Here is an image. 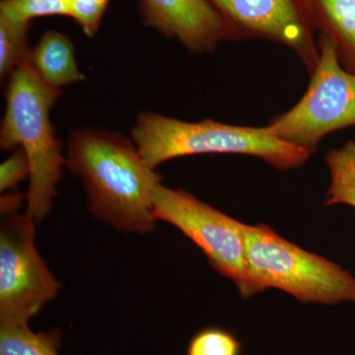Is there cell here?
<instances>
[{"instance_id":"cell-1","label":"cell","mask_w":355,"mask_h":355,"mask_svg":"<svg viewBox=\"0 0 355 355\" xmlns=\"http://www.w3.org/2000/svg\"><path fill=\"white\" fill-rule=\"evenodd\" d=\"M65 165L83 181L88 209L98 221L125 233L154 230V195L162 176L132 139L105 128H78L67 139Z\"/></svg>"},{"instance_id":"cell-2","label":"cell","mask_w":355,"mask_h":355,"mask_svg":"<svg viewBox=\"0 0 355 355\" xmlns=\"http://www.w3.org/2000/svg\"><path fill=\"white\" fill-rule=\"evenodd\" d=\"M6 83L0 146L3 150L22 148L29 159L26 212L38 223L50 214L65 164L62 144L51 121V109L62 92L40 78L29 58L14 70Z\"/></svg>"},{"instance_id":"cell-3","label":"cell","mask_w":355,"mask_h":355,"mask_svg":"<svg viewBox=\"0 0 355 355\" xmlns=\"http://www.w3.org/2000/svg\"><path fill=\"white\" fill-rule=\"evenodd\" d=\"M132 139L147 164L198 154H242L260 158L280 170L304 165L310 155L286 144L268 128L242 127L205 119L190 123L153 112L139 114Z\"/></svg>"},{"instance_id":"cell-4","label":"cell","mask_w":355,"mask_h":355,"mask_svg":"<svg viewBox=\"0 0 355 355\" xmlns=\"http://www.w3.org/2000/svg\"><path fill=\"white\" fill-rule=\"evenodd\" d=\"M243 230L259 292L277 288L314 304L355 303V277L343 266L287 241L265 224L244 223Z\"/></svg>"},{"instance_id":"cell-5","label":"cell","mask_w":355,"mask_h":355,"mask_svg":"<svg viewBox=\"0 0 355 355\" xmlns=\"http://www.w3.org/2000/svg\"><path fill=\"white\" fill-rule=\"evenodd\" d=\"M318 46L319 60L305 94L266 125L277 139L309 155L327 135L355 127V73L340 64L335 46L326 36L320 34Z\"/></svg>"},{"instance_id":"cell-6","label":"cell","mask_w":355,"mask_h":355,"mask_svg":"<svg viewBox=\"0 0 355 355\" xmlns=\"http://www.w3.org/2000/svg\"><path fill=\"white\" fill-rule=\"evenodd\" d=\"M156 221L171 224L205 253L212 268L234 282L244 298L259 293L248 266L244 223L184 190L160 184L155 191Z\"/></svg>"},{"instance_id":"cell-7","label":"cell","mask_w":355,"mask_h":355,"mask_svg":"<svg viewBox=\"0 0 355 355\" xmlns=\"http://www.w3.org/2000/svg\"><path fill=\"white\" fill-rule=\"evenodd\" d=\"M31 216H4L0 227V324L29 326L60 293L58 282L36 247Z\"/></svg>"},{"instance_id":"cell-8","label":"cell","mask_w":355,"mask_h":355,"mask_svg":"<svg viewBox=\"0 0 355 355\" xmlns=\"http://www.w3.org/2000/svg\"><path fill=\"white\" fill-rule=\"evenodd\" d=\"M238 40L277 42L291 49L309 73L319 60L316 28L303 0H207Z\"/></svg>"},{"instance_id":"cell-9","label":"cell","mask_w":355,"mask_h":355,"mask_svg":"<svg viewBox=\"0 0 355 355\" xmlns=\"http://www.w3.org/2000/svg\"><path fill=\"white\" fill-rule=\"evenodd\" d=\"M142 22L193 53H211L234 33L207 0H139Z\"/></svg>"},{"instance_id":"cell-10","label":"cell","mask_w":355,"mask_h":355,"mask_svg":"<svg viewBox=\"0 0 355 355\" xmlns=\"http://www.w3.org/2000/svg\"><path fill=\"white\" fill-rule=\"evenodd\" d=\"M313 25L335 46L340 64L355 73V0H303Z\"/></svg>"},{"instance_id":"cell-11","label":"cell","mask_w":355,"mask_h":355,"mask_svg":"<svg viewBox=\"0 0 355 355\" xmlns=\"http://www.w3.org/2000/svg\"><path fill=\"white\" fill-rule=\"evenodd\" d=\"M28 58L40 78L51 87L60 89L84 79L71 40L55 30L44 33Z\"/></svg>"},{"instance_id":"cell-12","label":"cell","mask_w":355,"mask_h":355,"mask_svg":"<svg viewBox=\"0 0 355 355\" xmlns=\"http://www.w3.org/2000/svg\"><path fill=\"white\" fill-rule=\"evenodd\" d=\"M331 183L324 205H347L355 207V141L349 140L326 155Z\"/></svg>"},{"instance_id":"cell-13","label":"cell","mask_w":355,"mask_h":355,"mask_svg":"<svg viewBox=\"0 0 355 355\" xmlns=\"http://www.w3.org/2000/svg\"><path fill=\"white\" fill-rule=\"evenodd\" d=\"M60 331H34L29 326L0 324V355H60Z\"/></svg>"},{"instance_id":"cell-14","label":"cell","mask_w":355,"mask_h":355,"mask_svg":"<svg viewBox=\"0 0 355 355\" xmlns=\"http://www.w3.org/2000/svg\"><path fill=\"white\" fill-rule=\"evenodd\" d=\"M32 23H20L0 15V76L7 81L29 57L28 46Z\"/></svg>"},{"instance_id":"cell-15","label":"cell","mask_w":355,"mask_h":355,"mask_svg":"<svg viewBox=\"0 0 355 355\" xmlns=\"http://www.w3.org/2000/svg\"><path fill=\"white\" fill-rule=\"evenodd\" d=\"M0 15L20 23L49 16L70 17V0H0Z\"/></svg>"},{"instance_id":"cell-16","label":"cell","mask_w":355,"mask_h":355,"mask_svg":"<svg viewBox=\"0 0 355 355\" xmlns=\"http://www.w3.org/2000/svg\"><path fill=\"white\" fill-rule=\"evenodd\" d=\"M242 347L234 334L218 327H209L191 338L187 355H242Z\"/></svg>"},{"instance_id":"cell-17","label":"cell","mask_w":355,"mask_h":355,"mask_svg":"<svg viewBox=\"0 0 355 355\" xmlns=\"http://www.w3.org/2000/svg\"><path fill=\"white\" fill-rule=\"evenodd\" d=\"M111 0H70L72 18L88 38L97 34Z\"/></svg>"},{"instance_id":"cell-18","label":"cell","mask_w":355,"mask_h":355,"mask_svg":"<svg viewBox=\"0 0 355 355\" xmlns=\"http://www.w3.org/2000/svg\"><path fill=\"white\" fill-rule=\"evenodd\" d=\"M29 159L22 148H16L10 157L0 165V191H15L18 184L30 177Z\"/></svg>"},{"instance_id":"cell-19","label":"cell","mask_w":355,"mask_h":355,"mask_svg":"<svg viewBox=\"0 0 355 355\" xmlns=\"http://www.w3.org/2000/svg\"><path fill=\"white\" fill-rule=\"evenodd\" d=\"M24 200H27V196L18 191H10L4 193L0 198V212L2 217L10 216L19 214L20 207H22Z\"/></svg>"}]
</instances>
